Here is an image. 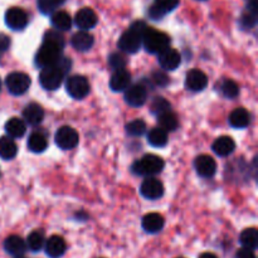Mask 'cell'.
Listing matches in <instances>:
<instances>
[{
	"mask_svg": "<svg viewBox=\"0 0 258 258\" xmlns=\"http://www.w3.org/2000/svg\"><path fill=\"white\" fill-rule=\"evenodd\" d=\"M146 23L138 20V22L133 23L131 27L121 35L120 40H118V48L125 53H136L140 49L141 44H143V37L144 33L148 29Z\"/></svg>",
	"mask_w": 258,
	"mask_h": 258,
	"instance_id": "6da1fadb",
	"label": "cell"
},
{
	"mask_svg": "<svg viewBox=\"0 0 258 258\" xmlns=\"http://www.w3.org/2000/svg\"><path fill=\"white\" fill-rule=\"evenodd\" d=\"M62 45L49 42V40H44V43H43L42 47L38 50L37 55H35V63L40 68L54 66L62 57Z\"/></svg>",
	"mask_w": 258,
	"mask_h": 258,
	"instance_id": "7a4b0ae2",
	"label": "cell"
},
{
	"mask_svg": "<svg viewBox=\"0 0 258 258\" xmlns=\"http://www.w3.org/2000/svg\"><path fill=\"white\" fill-rule=\"evenodd\" d=\"M164 169V160L159 156L149 154L143 156L140 160L135 161L133 165V171L138 175L153 176L159 174Z\"/></svg>",
	"mask_w": 258,
	"mask_h": 258,
	"instance_id": "3957f363",
	"label": "cell"
},
{
	"mask_svg": "<svg viewBox=\"0 0 258 258\" xmlns=\"http://www.w3.org/2000/svg\"><path fill=\"white\" fill-rule=\"evenodd\" d=\"M169 43H170V39L165 33L159 32L153 28H148L146 32L144 33L143 44L148 52L159 54L161 50L169 47Z\"/></svg>",
	"mask_w": 258,
	"mask_h": 258,
	"instance_id": "277c9868",
	"label": "cell"
},
{
	"mask_svg": "<svg viewBox=\"0 0 258 258\" xmlns=\"http://www.w3.org/2000/svg\"><path fill=\"white\" fill-rule=\"evenodd\" d=\"M66 73L57 64L42 68L39 75V82L43 88L48 91L57 90L62 83Z\"/></svg>",
	"mask_w": 258,
	"mask_h": 258,
	"instance_id": "5b68a950",
	"label": "cell"
},
{
	"mask_svg": "<svg viewBox=\"0 0 258 258\" xmlns=\"http://www.w3.org/2000/svg\"><path fill=\"white\" fill-rule=\"evenodd\" d=\"M66 90L71 97L76 98V100H82L90 93V82L85 76H72L67 80Z\"/></svg>",
	"mask_w": 258,
	"mask_h": 258,
	"instance_id": "8992f818",
	"label": "cell"
},
{
	"mask_svg": "<svg viewBox=\"0 0 258 258\" xmlns=\"http://www.w3.org/2000/svg\"><path fill=\"white\" fill-rule=\"evenodd\" d=\"M5 85L12 95L20 96L29 90L30 78L23 72H13L7 77Z\"/></svg>",
	"mask_w": 258,
	"mask_h": 258,
	"instance_id": "52a82bcc",
	"label": "cell"
},
{
	"mask_svg": "<svg viewBox=\"0 0 258 258\" xmlns=\"http://www.w3.org/2000/svg\"><path fill=\"white\" fill-rule=\"evenodd\" d=\"M54 140L62 150H72L78 144V134L71 126H62L55 133Z\"/></svg>",
	"mask_w": 258,
	"mask_h": 258,
	"instance_id": "ba28073f",
	"label": "cell"
},
{
	"mask_svg": "<svg viewBox=\"0 0 258 258\" xmlns=\"http://www.w3.org/2000/svg\"><path fill=\"white\" fill-rule=\"evenodd\" d=\"M28 14L22 8L13 7L5 13V24L13 30H22L28 25Z\"/></svg>",
	"mask_w": 258,
	"mask_h": 258,
	"instance_id": "9c48e42d",
	"label": "cell"
},
{
	"mask_svg": "<svg viewBox=\"0 0 258 258\" xmlns=\"http://www.w3.org/2000/svg\"><path fill=\"white\" fill-rule=\"evenodd\" d=\"M140 191L144 198L155 201V199L161 198L164 196V185L159 179L154 178V176H149L141 184Z\"/></svg>",
	"mask_w": 258,
	"mask_h": 258,
	"instance_id": "30bf717a",
	"label": "cell"
},
{
	"mask_svg": "<svg viewBox=\"0 0 258 258\" xmlns=\"http://www.w3.org/2000/svg\"><path fill=\"white\" fill-rule=\"evenodd\" d=\"M125 91L126 102L133 107H140L148 100V90H146L145 86L140 85V83L128 86Z\"/></svg>",
	"mask_w": 258,
	"mask_h": 258,
	"instance_id": "8fae6325",
	"label": "cell"
},
{
	"mask_svg": "<svg viewBox=\"0 0 258 258\" xmlns=\"http://www.w3.org/2000/svg\"><path fill=\"white\" fill-rule=\"evenodd\" d=\"M185 86L193 92H201L208 86V77L201 70H191L186 73Z\"/></svg>",
	"mask_w": 258,
	"mask_h": 258,
	"instance_id": "7c38bea8",
	"label": "cell"
},
{
	"mask_svg": "<svg viewBox=\"0 0 258 258\" xmlns=\"http://www.w3.org/2000/svg\"><path fill=\"white\" fill-rule=\"evenodd\" d=\"M181 57L178 50L173 48H165L159 53V63L165 71H174L180 66Z\"/></svg>",
	"mask_w": 258,
	"mask_h": 258,
	"instance_id": "4fadbf2b",
	"label": "cell"
},
{
	"mask_svg": "<svg viewBox=\"0 0 258 258\" xmlns=\"http://www.w3.org/2000/svg\"><path fill=\"white\" fill-rule=\"evenodd\" d=\"M194 166L202 178H212L217 171L216 160L209 155H199L194 161Z\"/></svg>",
	"mask_w": 258,
	"mask_h": 258,
	"instance_id": "5bb4252c",
	"label": "cell"
},
{
	"mask_svg": "<svg viewBox=\"0 0 258 258\" xmlns=\"http://www.w3.org/2000/svg\"><path fill=\"white\" fill-rule=\"evenodd\" d=\"M97 14L91 8H82L75 17V24L81 30H88L97 24Z\"/></svg>",
	"mask_w": 258,
	"mask_h": 258,
	"instance_id": "9a60e30c",
	"label": "cell"
},
{
	"mask_svg": "<svg viewBox=\"0 0 258 258\" xmlns=\"http://www.w3.org/2000/svg\"><path fill=\"white\" fill-rule=\"evenodd\" d=\"M44 249L48 257L59 258L64 254L67 244L60 236H52L47 239V242H44Z\"/></svg>",
	"mask_w": 258,
	"mask_h": 258,
	"instance_id": "2e32d148",
	"label": "cell"
},
{
	"mask_svg": "<svg viewBox=\"0 0 258 258\" xmlns=\"http://www.w3.org/2000/svg\"><path fill=\"white\" fill-rule=\"evenodd\" d=\"M4 249L12 256L20 257L24 254L25 249H27V243L22 237L13 234L4 241Z\"/></svg>",
	"mask_w": 258,
	"mask_h": 258,
	"instance_id": "e0dca14e",
	"label": "cell"
},
{
	"mask_svg": "<svg viewBox=\"0 0 258 258\" xmlns=\"http://www.w3.org/2000/svg\"><path fill=\"white\" fill-rule=\"evenodd\" d=\"M131 82V75L130 72L123 68V70L115 71L112 76H111L110 80V87L111 90L115 91V92H120V91H125L126 88L130 86Z\"/></svg>",
	"mask_w": 258,
	"mask_h": 258,
	"instance_id": "ac0fdd59",
	"label": "cell"
},
{
	"mask_svg": "<svg viewBox=\"0 0 258 258\" xmlns=\"http://www.w3.org/2000/svg\"><path fill=\"white\" fill-rule=\"evenodd\" d=\"M23 118L29 125H39L44 118V110L38 103H29L23 110Z\"/></svg>",
	"mask_w": 258,
	"mask_h": 258,
	"instance_id": "d6986e66",
	"label": "cell"
},
{
	"mask_svg": "<svg viewBox=\"0 0 258 258\" xmlns=\"http://www.w3.org/2000/svg\"><path fill=\"white\" fill-rule=\"evenodd\" d=\"M212 149L217 155L223 158V156H228L233 153L234 149H236V143L229 136H221L214 141Z\"/></svg>",
	"mask_w": 258,
	"mask_h": 258,
	"instance_id": "ffe728a7",
	"label": "cell"
},
{
	"mask_svg": "<svg viewBox=\"0 0 258 258\" xmlns=\"http://www.w3.org/2000/svg\"><path fill=\"white\" fill-rule=\"evenodd\" d=\"M164 218L159 213H149L143 218V228L148 233H158L163 229Z\"/></svg>",
	"mask_w": 258,
	"mask_h": 258,
	"instance_id": "44dd1931",
	"label": "cell"
},
{
	"mask_svg": "<svg viewBox=\"0 0 258 258\" xmlns=\"http://www.w3.org/2000/svg\"><path fill=\"white\" fill-rule=\"evenodd\" d=\"M249 121H251V116L249 112L243 107L236 108L234 111H232V113L229 115V123L231 126H233L234 128H244L249 125Z\"/></svg>",
	"mask_w": 258,
	"mask_h": 258,
	"instance_id": "7402d4cb",
	"label": "cell"
},
{
	"mask_svg": "<svg viewBox=\"0 0 258 258\" xmlns=\"http://www.w3.org/2000/svg\"><path fill=\"white\" fill-rule=\"evenodd\" d=\"M18 154V146L10 136L0 138V158L4 160H12Z\"/></svg>",
	"mask_w": 258,
	"mask_h": 258,
	"instance_id": "603a6c76",
	"label": "cell"
},
{
	"mask_svg": "<svg viewBox=\"0 0 258 258\" xmlns=\"http://www.w3.org/2000/svg\"><path fill=\"white\" fill-rule=\"evenodd\" d=\"M93 42H95V40H93V37L90 33L86 32V30H81V32L76 33L72 37L73 48L77 50H81V52L90 49L93 45Z\"/></svg>",
	"mask_w": 258,
	"mask_h": 258,
	"instance_id": "cb8c5ba5",
	"label": "cell"
},
{
	"mask_svg": "<svg viewBox=\"0 0 258 258\" xmlns=\"http://www.w3.org/2000/svg\"><path fill=\"white\" fill-rule=\"evenodd\" d=\"M25 130H27L25 122L20 118L12 117L5 123V131H7L8 136H10L12 139H19L24 136Z\"/></svg>",
	"mask_w": 258,
	"mask_h": 258,
	"instance_id": "d4e9b609",
	"label": "cell"
},
{
	"mask_svg": "<svg viewBox=\"0 0 258 258\" xmlns=\"http://www.w3.org/2000/svg\"><path fill=\"white\" fill-rule=\"evenodd\" d=\"M50 22L57 30H70L72 27V18L67 12H63V10L52 13Z\"/></svg>",
	"mask_w": 258,
	"mask_h": 258,
	"instance_id": "484cf974",
	"label": "cell"
},
{
	"mask_svg": "<svg viewBox=\"0 0 258 258\" xmlns=\"http://www.w3.org/2000/svg\"><path fill=\"white\" fill-rule=\"evenodd\" d=\"M148 141L154 148H164L168 144V133L161 127H154L149 131Z\"/></svg>",
	"mask_w": 258,
	"mask_h": 258,
	"instance_id": "4316f807",
	"label": "cell"
},
{
	"mask_svg": "<svg viewBox=\"0 0 258 258\" xmlns=\"http://www.w3.org/2000/svg\"><path fill=\"white\" fill-rule=\"evenodd\" d=\"M48 141L44 134L42 133H34L29 136L28 139V148L33 153H43L47 149Z\"/></svg>",
	"mask_w": 258,
	"mask_h": 258,
	"instance_id": "83f0119b",
	"label": "cell"
},
{
	"mask_svg": "<svg viewBox=\"0 0 258 258\" xmlns=\"http://www.w3.org/2000/svg\"><path fill=\"white\" fill-rule=\"evenodd\" d=\"M239 242L244 248L256 249L258 246V232L256 228H247L239 236Z\"/></svg>",
	"mask_w": 258,
	"mask_h": 258,
	"instance_id": "f1b7e54d",
	"label": "cell"
},
{
	"mask_svg": "<svg viewBox=\"0 0 258 258\" xmlns=\"http://www.w3.org/2000/svg\"><path fill=\"white\" fill-rule=\"evenodd\" d=\"M158 120H159V125H160L159 127L165 130L166 133H168V131H174L179 125L178 117H176L175 113H173L171 111H166V112L159 115Z\"/></svg>",
	"mask_w": 258,
	"mask_h": 258,
	"instance_id": "f546056e",
	"label": "cell"
},
{
	"mask_svg": "<svg viewBox=\"0 0 258 258\" xmlns=\"http://www.w3.org/2000/svg\"><path fill=\"white\" fill-rule=\"evenodd\" d=\"M44 236L42 232L34 231L28 236L27 238V246L30 251L33 252H39L40 249L44 247Z\"/></svg>",
	"mask_w": 258,
	"mask_h": 258,
	"instance_id": "4dcf8cb0",
	"label": "cell"
},
{
	"mask_svg": "<svg viewBox=\"0 0 258 258\" xmlns=\"http://www.w3.org/2000/svg\"><path fill=\"white\" fill-rule=\"evenodd\" d=\"M126 133L131 136H141L146 133V123L143 120H134L126 125Z\"/></svg>",
	"mask_w": 258,
	"mask_h": 258,
	"instance_id": "1f68e13d",
	"label": "cell"
},
{
	"mask_svg": "<svg viewBox=\"0 0 258 258\" xmlns=\"http://www.w3.org/2000/svg\"><path fill=\"white\" fill-rule=\"evenodd\" d=\"M221 91L224 95V97L227 98H234L238 96L239 93V87L234 81L232 80H224L223 83L221 86Z\"/></svg>",
	"mask_w": 258,
	"mask_h": 258,
	"instance_id": "d6a6232c",
	"label": "cell"
},
{
	"mask_svg": "<svg viewBox=\"0 0 258 258\" xmlns=\"http://www.w3.org/2000/svg\"><path fill=\"white\" fill-rule=\"evenodd\" d=\"M180 0H154V7L163 13L164 15L169 12H173L176 7L179 5Z\"/></svg>",
	"mask_w": 258,
	"mask_h": 258,
	"instance_id": "836d02e7",
	"label": "cell"
},
{
	"mask_svg": "<svg viewBox=\"0 0 258 258\" xmlns=\"http://www.w3.org/2000/svg\"><path fill=\"white\" fill-rule=\"evenodd\" d=\"M257 23V13L251 12V10H247L242 14L241 20H239V24L243 29H252V28L256 25Z\"/></svg>",
	"mask_w": 258,
	"mask_h": 258,
	"instance_id": "e575fe53",
	"label": "cell"
},
{
	"mask_svg": "<svg viewBox=\"0 0 258 258\" xmlns=\"http://www.w3.org/2000/svg\"><path fill=\"white\" fill-rule=\"evenodd\" d=\"M151 111L153 113H155L156 116L161 115V113L166 112V111H170V103L163 97H156L155 100L151 103Z\"/></svg>",
	"mask_w": 258,
	"mask_h": 258,
	"instance_id": "d590c367",
	"label": "cell"
},
{
	"mask_svg": "<svg viewBox=\"0 0 258 258\" xmlns=\"http://www.w3.org/2000/svg\"><path fill=\"white\" fill-rule=\"evenodd\" d=\"M108 63H110V66L115 71L123 70L126 66V58L122 54H120V53H112L110 58H108Z\"/></svg>",
	"mask_w": 258,
	"mask_h": 258,
	"instance_id": "8d00e7d4",
	"label": "cell"
},
{
	"mask_svg": "<svg viewBox=\"0 0 258 258\" xmlns=\"http://www.w3.org/2000/svg\"><path fill=\"white\" fill-rule=\"evenodd\" d=\"M37 5L40 13L44 15L52 14L57 9V4L54 3V0H37Z\"/></svg>",
	"mask_w": 258,
	"mask_h": 258,
	"instance_id": "74e56055",
	"label": "cell"
},
{
	"mask_svg": "<svg viewBox=\"0 0 258 258\" xmlns=\"http://www.w3.org/2000/svg\"><path fill=\"white\" fill-rule=\"evenodd\" d=\"M44 40H49V42L57 43V44L64 47V39H63V35L60 34L57 29L48 30L44 35Z\"/></svg>",
	"mask_w": 258,
	"mask_h": 258,
	"instance_id": "f35d334b",
	"label": "cell"
},
{
	"mask_svg": "<svg viewBox=\"0 0 258 258\" xmlns=\"http://www.w3.org/2000/svg\"><path fill=\"white\" fill-rule=\"evenodd\" d=\"M153 80L158 86H166L169 83L168 76H166L164 72H160V71L153 73Z\"/></svg>",
	"mask_w": 258,
	"mask_h": 258,
	"instance_id": "ab89813d",
	"label": "cell"
},
{
	"mask_svg": "<svg viewBox=\"0 0 258 258\" xmlns=\"http://www.w3.org/2000/svg\"><path fill=\"white\" fill-rule=\"evenodd\" d=\"M10 47V38L7 34L0 33V55L7 52Z\"/></svg>",
	"mask_w": 258,
	"mask_h": 258,
	"instance_id": "60d3db41",
	"label": "cell"
},
{
	"mask_svg": "<svg viewBox=\"0 0 258 258\" xmlns=\"http://www.w3.org/2000/svg\"><path fill=\"white\" fill-rule=\"evenodd\" d=\"M236 258H256V254H254L253 249L249 248H241L238 252H237Z\"/></svg>",
	"mask_w": 258,
	"mask_h": 258,
	"instance_id": "b9f144b4",
	"label": "cell"
},
{
	"mask_svg": "<svg viewBox=\"0 0 258 258\" xmlns=\"http://www.w3.org/2000/svg\"><path fill=\"white\" fill-rule=\"evenodd\" d=\"M199 258H218L214 253H211V252H207V253H202Z\"/></svg>",
	"mask_w": 258,
	"mask_h": 258,
	"instance_id": "7bdbcfd3",
	"label": "cell"
},
{
	"mask_svg": "<svg viewBox=\"0 0 258 258\" xmlns=\"http://www.w3.org/2000/svg\"><path fill=\"white\" fill-rule=\"evenodd\" d=\"M64 2H66V0H54V3H55V4H57V7L62 5Z\"/></svg>",
	"mask_w": 258,
	"mask_h": 258,
	"instance_id": "ee69618b",
	"label": "cell"
},
{
	"mask_svg": "<svg viewBox=\"0 0 258 258\" xmlns=\"http://www.w3.org/2000/svg\"><path fill=\"white\" fill-rule=\"evenodd\" d=\"M0 88H2V81H0Z\"/></svg>",
	"mask_w": 258,
	"mask_h": 258,
	"instance_id": "f6af8a7d",
	"label": "cell"
},
{
	"mask_svg": "<svg viewBox=\"0 0 258 258\" xmlns=\"http://www.w3.org/2000/svg\"><path fill=\"white\" fill-rule=\"evenodd\" d=\"M17 258H23V257H22V256H20V257H17Z\"/></svg>",
	"mask_w": 258,
	"mask_h": 258,
	"instance_id": "bcb514c9",
	"label": "cell"
}]
</instances>
